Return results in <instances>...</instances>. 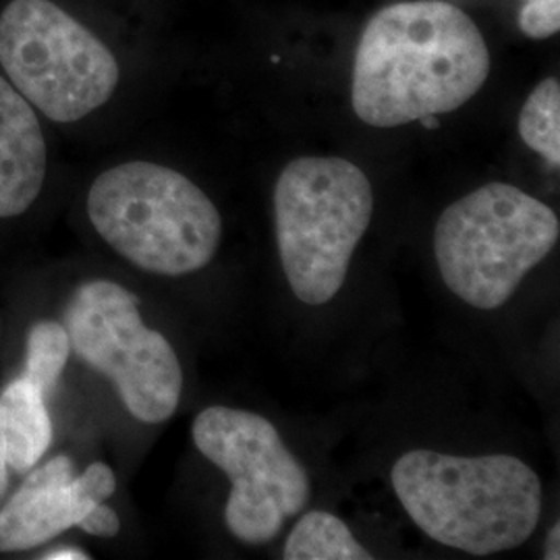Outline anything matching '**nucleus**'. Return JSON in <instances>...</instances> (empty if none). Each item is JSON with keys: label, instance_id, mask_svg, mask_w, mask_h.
Masks as SVG:
<instances>
[{"label": "nucleus", "instance_id": "nucleus-1", "mask_svg": "<svg viewBox=\"0 0 560 560\" xmlns=\"http://www.w3.org/2000/svg\"><path fill=\"white\" fill-rule=\"evenodd\" d=\"M490 75V52L474 20L442 0L382 9L361 34L351 104L365 125L390 129L453 113Z\"/></svg>", "mask_w": 560, "mask_h": 560}, {"label": "nucleus", "instance_id": "nucleus-2", "mask_svg": "<svg viewBox=\"0 0 560 560\" xmlns=\"http://www.w3.org/2000/svg\"><path fill=\"white\" fill-rule=\"evenodd\" d=\"M390 480L425 536L474 557L520 548L540 521V478L513 455L409 451L393 465Z\"/></svg>", "mask_w": 560, "mask_h": 560}, {"label": "nucleus", "instance_id": "nucleus-3", "mask_svg": "<svg viewBox=\"0 0 560 560\" xmlns=\"http://www.w3.org/2000/svg\"><path fill=\"white\" fill-rule=\"evenodd\" d=\"M88 217L120 258L161 277L203 270L219 254L222 217L183 173L154 162H122L88 191Z\"/></svg>", "mask_w": 560, "mask_h": 560}, {"label": "nucleus", "instance_id": "nucleus-4", "mask_svg": "<svg viewBox=\"0 0 560 560\" xmlns=\"http://www.w3.org/2000/svg\"><path fill=\"white\" fill-rule=\"evenodd\" d=\"M550 206L509 183H488L453 201L434 226L446 289L476 310H499L559 243Z\"/></svg>", "mask_w": 560, "mask_h": 560}, {"label": "nucleus", "instance_id": "nucleus-5", "mask_svg": "<svg viewBox=\"0 0 560 560\" xmlns=\"http://www.w3.org/2000/svg\"><path fill=\"white\" fill-rule=\"evenodd\" d=\"M374 217L372 183L337 156L289 162L275 187L280 264L293 295L324 305L339 295Z\"/></svg>", "mask_w": 560, "mask_h": 560}, {"label": "nucleus", "instance_id": "nucleus-6", "mask_svg": "<svg viewBox=\"0 0 560 560\" xmlns=\"http://www.w3.org/2000/svg\"><path fill=\"white\" fill-rule=\"evenodd\" d=\"M0 67L46 119L75 122L113 98L119 60L55 0H11L0 13Z\"/></svg>", "mask_w": 560, "mask_h": 560}, {"label": "nucleus", "instance_id": "nucleus-7", "mask_svg": "<svg viewBox=\"0 0 560 560\" xmlns=\"http://www.w3.org/2000/svg\"><path fill=\"white\" fill-rule=\"evenodd\" d=\"M71 349L115 386L127 411L143 423L171 420L183 395L177 351L145 326L140 300L113 280H88L65 307Z\"/></svg>", "mask_w": 560, "mask_h": 560}, {"label": "nucleus", "instance_id": "nucleus-8", "mask_svg": "<svg viewBox=\"0 0 560 560\" xmlns=\"http://www.w3.org/2000/svg\"><path fill=\"white\" fill-rule=\"evenodd\" d=\"M201 455L231 480L224 506L229 532L249 546L275 540L310 502L307 471L275 423L254 411L212 405L194 420Z\"/></svg>", "mask_w": 560, "mask_h": 560}, {"label": "nucleus", "instance_id": "nucleus-9", "mask_svg": "<svg viewBox=\"0 0 560 560\" xmlns=\"http://www.w3.org/2000/svg\"><path fill=\"white\" fill-rule=\"evenodd\" d=\"M73 478V460L57 455L23 480L0 509V552L34 550L90 513L71 492Z\"/></svg>", "mask_w": 560, "mask_h": 560}, {"label": "nucleus", "instance_id": "nucleus-10", "mask_svg": "<svg viewBox=\"0 0 560 560\" xmlns=\"http://www.w3.org/2000/svg\"><path fill=\"white\" fill-rule=\"evenodd\" d=\"M48 145L36 108L0 75V219L25 214L38 200Z\"/></svg>", "mask_w": 560, "mask_h": 560}, {"label": "nucleus", "instance_id": "nucleus-11", "mask_svg": "<svg viewBox=\"0 0 560 560\" xmlns=\"http://www.w3.org/2000/svg\"><path fill=\"white\" fill-rule=\"evenodd\" d=\"M0 442L9 469H34L52 442V421L46 397L23 376L0 395Z\"/></svg>", "mask_w": 560, "mask_h": 560}, {"label": "nucleus", "instance_id": "nucleus-12", "mask_svg": "<svg viewBox=\"0 0 560 560\" xmlns=\"http://www.w3.org/2000/svg\"><path fill=\"white\" fill-rule=\"evenodd\" d=\"M287 560H368L363 548L345 521L326 511H310L301 517L284 541Z\"/></svg>", "mask_w": 560, "mask_h": 560}, {"label": "nucleus", "instance_id": "nucleus-13", "mask_svg": "<svg viewBox=\"0 0 560 560\" xmlns=\"http://www.w3.org/2000/svg\"><path fill=\"white\" fill-rule=\"evenodd\" d=\"M520 136L534 152H538L555 168L560 166V83L541 81L523 104Z\"/></svg>", "mask_w": 560, "mask_h": 560}, {"label": "nucleus", "instance_id": "nucleus-14", "mask_svg": "<svg viewBox=\"0 0 560 560\" xmlns=\"http://www.w3.org/2000/svg\"><path fill=\"white\" fill-rule=\"evenodd\" d=\"M69 353L71 340L65 324L52 320L36 322L27 335L23 378L32 382L44 397H48L59 382Z\"/></svg>", "mask_w": 560, "mask_h": 560}, {"label": "nucleus", "instance_id": "nucleus-15", "mask_svg": "<svg viewBox=\"0 0 560 560\" xmlns=\"http://www.w3.org/2000/svg\"><path fill=\"white\" fill-rule=\"evenodd\" d=\"M117 490V478L113 469L106 463H92L81 476H75L71 481V492L75 501L88 511H92L98 502L110 499Z\"/></svg>", "mask_w": 560, "mask_h": 560}, {"label": "nucleus", "instance_id": "nucleus-16", "mask_svg": "<svg viewBox=\"0 0 560 560\" xmlns=\"http://www.w3.org/2000/svg\"><path fill=\"white\" fill-rule=\"evenodd\" d=\"M521 32L544 40L560 30V0H525L520 11Z\"/></svg>", "mask_w": 560, "mask_h": 560}, {"label": "nucleus", "instance_id": "nucleus-17", "mask_svg": "<svg viewBox=\"0 0 560 560\" xmlns=\"http://www.w3.org/2000/svg\"><path fill=\"white\" fill-rule=\"evenodd\" d=\"M75 527H80L81 532H85L90 536L115 538L120 532V520L110 506H106L104 502H98Z\"/></svg>", "mask_w": 560, "mask_h": 560}, {"label": "nucleus", "instance_id": "nucleus-18", "mask_svg": "<svg viewBox=\"0 0 560 560\" xmlns=\"http://www.w3.org/2000/svg\"><path fill=\"white\" fill-rule=\"evenodd\" d=\"M44 560H88L90 555H85L81 548H71V546H62V548H55V550H48L44 557Z\"/></svg>", "mask_w": 560, "mask_h": 560}, {"label": "nucleus", "instance_id": "nucleus-19", "mask_svg": "<svg viewBox=\"0 0 560 560\" xmlns=\"http://www.w3.org/2000/svg\"><path fill=\"white\" fill-rule=\"evenodd\" d=\"M544 559L559 560L560 559V523H555L552 529L546 536V546H544Z\"/></svg>", "mask_w": 560, "mask_h": 560}, {"label": "nucleus", "instance_id": "nucleus-20", "mask_svg": "<svg viewBox=\"0 0 560 560\" xmlns=\"http://www.w3.org/2000/svg\"><path fill=\"white\" fill-rule=\"evenodd\" d=\"M7 483H9V465L4 459V451H2V442H0V499L4 497Z\"/></svg>", "mask_w": 560, "mask_h": 560}]
</instances>
